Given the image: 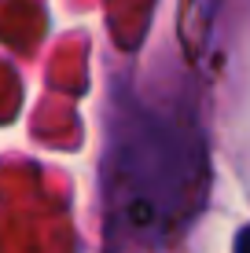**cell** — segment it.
Wrapping results in <instances>:
<instances>
[{
    "mask_svg": "<svg viewBox=\"0 0 250 253\" xmlns=\"http://www.w3.org/2000/svg\"><path fill=\"white\" fill-rule=\"evenodd\" d=\"M103 180L118 231L148 239L177 228L202 202L206 158L199 132L188 121L140 110L129 128H114Z\"/></svg>",
    "mask_w": 250,
    "mask_h": 253,
    "instance_id": "obj_1",
    "label": "cell"
},
{
    "mask_svg": "<svg viewBox=\"0 0 250 253\" xmlns=\"http://www.w3.org/2000/svg\"><path fill=\"white\" fill-rule=\"evenodd\" d=\"M236 253H250V228H243V235L236 239Z\"/></svg>",
    "mask_w": 250,
    "mask_h": 253,
    "instance_id": "obj_2",
    "label": "cell"
}]
</instances>
